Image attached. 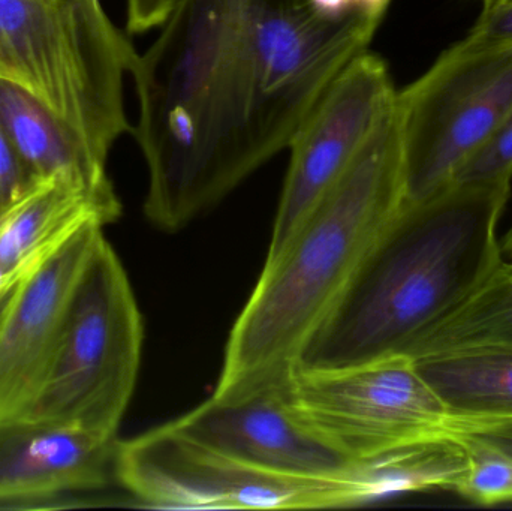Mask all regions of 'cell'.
Segmentation results:
<instances>
[{"mask_svg":"<svg viewBox=\"0 0 512 511\" xmlns=\"http://www.w3.org/2000/svg\"><path fill=\"white\" fill-rule=\"evenodd\" d=\"M384 17L327 15L312 0H177L129 71L147 219L182 230L288 149Z\"/></svg>","mask_w":512,"mask_h":511,"instance_id":"6da1fadb","label":"cell"},{"mask_svg":"<svg viewBox=\"0 0 512 511\" xmlns=\"http://www.w3.org/2000/svg\"><path fill=\"white\" fill-rule=\"evenodd\" d=\"M403 204L402 138L394 101L288 243L265 260L231 329L212 398L237 401L286 383Z\"/></svg>","mask_w":512,"mask_h":511,"instance_id":"7a4b0ae2","label":"cell"},{"mask_svg":"<svg viewBox=\"0 0 512 511\" xmlns=\"http://www.w3.org/2000/svg\"><path fill=\"white\" fill-rule=\"evenodd\" d=\"M511 183H451L403 204L297 368H342L402 354L459 308L504 258L499 221Z\"/></svg>","mask_w":512,"mask_h":511,"instance_id":"3957f363","label":"cell"},{"mask_svg":"<svg viewBox=\"0 0 512 511\" xmlns=\"http://www.w3.org/2000/svg\"><path fill=\"white\" fill-rule=\"evenodd\" d=\"M135 56L101 0H0V78L36 96L104 156L132 131L123 81Z\"/></svg>","mask_w":512,"mask_h":511,"instance_id":"277c9868","label":"cell"},{"mask_svg":"<svg viewBox=\"0 0 512 511\" xmlns=\"http://www.w3.org/2000/svg\"><path fill=\"white\" fill-rule=\"evenodd\" d=\"M143 338L128 275L102 237L72 293L47 371L15 419L117 438L137 384Z\"/></svg>","mask_w":512,"mask_h":511,"instance_id":"5b68a950","label":"cell"},{"mask_svg":"<svg viewBox=\"0 0 512 511\" xmlns=\"http://www.w3.org/2000/svg\"><path fill=\"white\" fill-rule=\"evenodd\" d=\"M116 480L147 506L200 510L339 509L393 498L376 465L333 476L246 464L168 425L117 440Z\"/></svg>","mask_w":512,"mask_h":511,"instance_id":"8992f818","label":"cell"},{"mask_svg":"<svg viewBox=\"0 0 512 511\" xmlns=\"http://www.w3.org/2000/svg\"><path fill=\"white\" fill-rule=\"evenodd\" d=\"M405 204L448 188L512 114V47L453 45L397 92Z\"/></svg>","mask_w":512,"mask_h":511,"instance_id":"52a82bcc","label":"cell"},{"mask_svg":"<svg viewBox=\"0 0 512 511\" xmlns=\"http://www.w3.org/2000/svg\"><path fill=\"white\" fill-rule=\"evenodd\" d=\"M292 416L357 465L447 434L450 413L406 354L342 368H297L283 384Z\"/></svg>","mask_w":512,"mask_h":511,"instance_id":"ba28073f","label":"cell"},{"mask_svg":"<svg viewBox=\"0 0 512 511\" xmlns=\"http://www.w3.org/2000/svg\"><path fill=\"white\" fill-rule=\"evenodd\" d=\"M396 95L390 68L379 54L366 51L337 75L289 143L291 158L265 260L279 254L354 161Z\"/></svg>","mask_w":512,"mask_h":511,"instance_id":"9c48e42d","label":"cell"},{"mask_svg":"<svg viewBox=\"0 0 512 511\" xmlns=\"http://www.w3.org/2000/svg\"><path fill=\"white\" fill-rule=\"evenodd\" d=\"M104 237L89 225L12 287L0 306V423L35 395L62 332L78 279Z\"/></svg>","mask_w":512,"mask_h":511,"instance_id":"30bf717a","label":"cell"},{"mask_svg":"<svg viewBox=\"0 0 512 511\" xmlns=\"http://www.w3.org/2000/svg\"><path fill=\"white\" fill-rule=\"evenodd\" d=\"M283 384L237 401L207 399L170 426L195 443L267 470L333 476L364 468L322 443L292 416Z\"/></svg>","mask_w":512,"mask_h":511,"instance_id":"8fae6325","label":"cell"},{"mask_svg":"<svg viewBox=\"0 0 512 511\" xmlns=\"http://www.w3.org/2000/svg\"><path fill=\"white\" fill-rule=\"evenodd\" d=\"M116 444L75 426L0 423V504L105 488L116 479Z\"/></svg>","mask_w":512,"mask_h":511,"instance_id":"7c38bea8","label":"cell"},{"mask_svg":"<svg viewBox=\"0 0 512 511\" xmlns=\"http://www.w3.org/2000/svg\"><path fill=\"white\" fill-rule=\"evenodd\" d=\"M122 213L113 189L66 179L39 180L0 216V266L14 285L89 225L111 224Z\"/></svg>","mask_w":512,"mask_h":511,"instance_id":"4fadbf2b","label":"cell"},{"mask_svg":"<svg viewBox=\"0 0 512 511\" xmlns=\"http://www.w3.org/2000/svg\"><path fill=\"white\" fill-rule=\"evenodd\" d=\"M0 122L36 180L66 179L113 189L108 156L62 116L18 84L0 78Z\"/></svg>","mask_w":512,"mask_h":511,"instance_id":"5bb4252c","label":"cell"},{"mask_svg":"<svg viewBox=\"0 0 512 511\" xmlns=\"http://www.w3.org/2000/svg\"><path fill=\"white\" fill-rule=\"evenodd\" d=\"M412 360L451 417L511 419L512 351H459Z\"/></svg>","mask_w":512,"mask_h":511,"instance_id":"9a60e30c","label":"cell"},{"mask_svg":"<svg viewBox=\"0 0 512 511\" xmlns=\"http://www.w3.org/2000/svg\"><path fill=\"white\" fill-rule=\"evenodd\" d=\"M474 350L512 351V263L502 260L486 281L402 354L411 359Z\"/></svg>","mask_w":512,"mask_h":511,"instance_id":"2e32d148","label":"cell"},{"mask_svg":"<svg viewBox=\"0 0 512 511\" xmlns=\"http://www.w3.org/2000/svg\"><path fill=\"white\" fill-rule=\"evenodd\" d=\"M465 450V479L457 494L480 506L512 503V455L466 434L447 432Z\"/></svg>","mask_w":512,"mask_h":511,"instance_id":"e0dca14e","label":"cell"},{"mask_svg":"<svg viewBox=\"0 0 512 511\" xmlns=\"http://www.w3.org/2000/svg\"><path fill=\"white\" fill-rule=\"evenodd\" d=\"M512 182V114L498 134L472 156L453 183Z\"/></svg>","mask_w":512,"mask_h":511,"instance_id":"ac0fdd59","label":"cell"},{"mask_svg":"<svg viewBox=\"0 0 512 511\" xmlns=\"http://www.w3.org/2000/svg\"><path fill=\"white\" fill-rule=\"evenodd\" d=\"M36 182L39 180L27 170L0 122V216L18 203Z\"/></svg>","mask_w":512,"mask_h":511,"instance_id":"d6986e66","label":"cell"},{"mask_svg":"<svg viewBox=\"0 0 512 511\" xmlns=\"http://www.w3.org/2000/svg\"><path fill=\"white\" fill-rule=\"evenodd\" d=\"M457 44L468 50L512 47V0L483 11L474 27Z\"/></svg>","mask_w":512,"mask_h":511,"instance_id":"ffe728a7","label":"cell"},{"mask_svg":"<svg viewBox=\"0 0 512 511\" xmlns=\"http://www.w3.org/2000/svg\"><path fill=\"white\" fill-rule=\"evenodd\" d=\"M447 432L471 435L512 455L511 419H457L450 417Z\"/></svg>","mask_w":512,"mask_h":511,"instance_id":"44dd1931","label":"cell"},{"mask_svg":"<svg viewBox=\"0 0 512 511\" xmlns=\"http://www.w3.org/2000/svg\"><path fill=\"white\" fill-rule=\"evenodd\" d=\"M177 0H126V29L132 35L158 29L170 17Z\"/></svg>","mask_w":512,"mask_h":511,"instance_id":"7402d4cb","label":"cell"},{"mask_svg":"<svg viewBox=\"0 0 512 511\" xmlns=\"http://www.w3.org/2000/svg\"><path fill=\"white\" fill-rule=\"evenodd\" d=\"M312 3L327 15H343L358 9L385 15L391 0H312Z\"/></svg>","mask_w":512,"mask_h":511,"instance_id":"603a6c76","label":"cell"},{"mask_svg":"<svg viewBox=\"0 0 512 511\" xmlns=\"http://www.w3.org/2000/svg\"><path fill=\"white\" fill-rule=\"evenodd\" d=\"M12 287H14V282H12L11 275L0 266V306L3 305L6 297L11 293Z\"/></svg>","mask_w":512,"mask_h":511,"instance_id":"cb8c5ba5","label":"cell"},{"mask_svg":"<svg viewBox=\"0 0 512 511\" xmlns=\"http://www.w3.org/2000/svg\"><path fill=\"white\" fill-rule=\"evenodd\" d=\"M501 254L505 261L512 263V225L501 242Z\"/></svg>","mask_w":512,"mask_h":511,"instance_id":"d4e9b609","label":"cell"},{"mask_svg":"<svg viewBox=\"0 0 512 511\" xmlns=\"http://www.w3.org/2000/svg\"><path fill=\"white\" fill-rule=\"evenodd\" d=\"M505 2H510V0H481L483 11H489V9L496 8V6L502 5Z\"/></svg>","mask_w":512,"mask_h":511,"instance_id":"484cf974","label":"cell"}]
</instances>
